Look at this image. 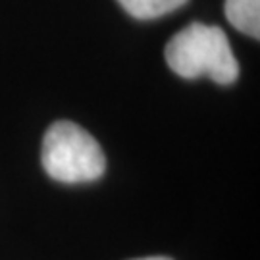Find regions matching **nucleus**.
Wrapping results in <instances>:
<instances>
[{"label":"nucleus","instance_id":"1","mask_svg":"<svg viewBox=\"0 0 260 260\" xmlns=\"http://www.w3.org/2000/svg\"><path fill=\"white\" fill-rule=\"evenodd\" d=\"M170 70L183 79L208 77L218 85H232L239 77V62L222 27L193 21L166 45Z\"/></svg>","mask_w":260,"mask_h":260},{"label":"nucleus","instance_id":"2","mask_svg":"<svg viewBox=\"0 0 260 260\" xmlns=\"http://www.w3.org/2000/svg\"><path fill=\"white\" fill-rule=\"evenodd\" d=\"M43 168L60 183H91L101 179L106 158L93 135L74 121L52 123L43 139Z\"/></svg>","mask_w":260,"mask_h":260},{"label":"nucleus","instance_id":"3","mask_svg":"<svg viewBox=\"0 0 260 260\" xmlns=\"http://www.w3.org/2000/svg\"><path fill=\"white\" fill-rule=\"evenodd\" d=\"M223 10L237 31L252 39L260 37V0H225Z\"/></svg>","mask_w":260,"mask_h":260},{"label":"nucleus","instance_id":"4","mask_svg":"<svg viewBox=\"0 0 260 260\" xmlns=\"http://www.w3.org/2000/svg\"><path fill=\"white\" fill-rule=\"evenodd\" d=\"M121 8L135 19H156L185 6L189 0H118Z\"/></svg>","mask_w":260,"mask_h":260},{"label":"nucleus","instance_id":"5","mask_svg":"<svg viewBox=\"0 0 260 260\" xmlns=\"http://www.w3.org/2000/svg\"><path fill=\"white\" fill-rule=\"evenodd\" d=\"M133 260H172L168 256H145V258H133Z\"/></svg>","mask_w":260,"mask_h":260}]
</instances>
